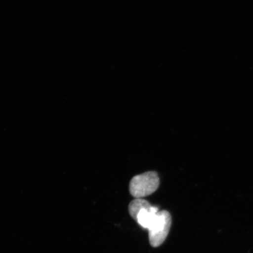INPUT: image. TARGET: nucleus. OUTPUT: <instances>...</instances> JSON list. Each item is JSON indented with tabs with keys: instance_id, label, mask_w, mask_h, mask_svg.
I'll use <instances>...</instances> for the list:
<instances>
[{
	"instance_id": "f03ea898",
	"label": "nucleus",
	"mask_w": 253,
	"mask_h": 253,
	"mask_svg": "<svg viewBox=\"0 0 253 253\" xmlns=\"http://www.w3.org/2000/svg\"><path fill=\"white\" fill-rule=\"evenodd\" d=\"M172 217L167 211H158L149 232L150 243L153 248H158L165 241L171 226Z\"/></svg>"
},
{
	"instance_id": "f257e3e1",
	"label": "nucleus",
	"mask_w": 253,
	"mask_h": 253,
	"mask_svg": "<svg viewBox=\"0 0 253 253\" xmlns=\"http://www.w3.org/2000/svg\"><path fill=\"white\" fill-rule=\"evenodd\" d=\"M160 178L157 172L148 171L136 175L129 183L130 194L135 199L147 197L159 187Z\"/></svg>"
},
{
	"instance_id": "7ed1b4c3",
	"label": "nucleus",
	"mask_w": 253,
	"mask_h": 253,
	"mask_svg": "<svg viewBox=\"0 0 253 253\" xmlns=\"http://www.w3.org/2000/svg\"><path fill=\"white\" fill-rule=\"evenodd\" d=\"M158 211H159L157 207L150 204H148L146 207L139 211L135 220L137 221L142 228L148 230L156 219Z\"/></svg>"
}]
</instances>
